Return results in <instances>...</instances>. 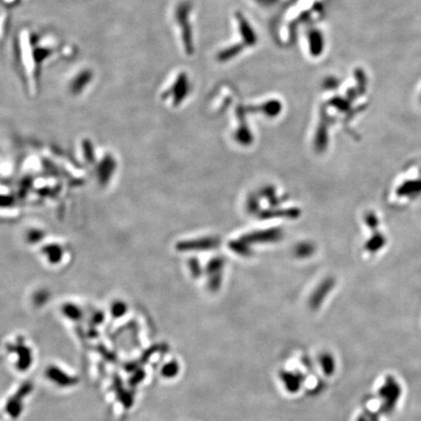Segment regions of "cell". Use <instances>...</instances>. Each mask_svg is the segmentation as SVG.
I'll return each instance as SVG.
<instances>
[{"mask_svg":"<svg viewBox=\"0 0 421 421\" xmlns=\"http://www.w3.org/2000/svg\"><path fill=\"white\" fill-rule=\"evenodd\" d=\"M242 50H243V47L241 45L231 46L230 48H227V49H224L223 51H221L220 55L218 56V58L220 60H230L233 57L237 56Z\"/></svg>","mask_w":421,"mask_h":421,"instance_id":"cell-7","label":"cell"},{"mask_svg":"<svg viewBox=\"0 0 421 421\" xmlns=\"http://www.w3.org/2000/svg\"><path fill=\"white\" fill-rule=\"evenodd\" d=\"M309 48L313 56H320L324 49V38L318 30H313L309 34Z\"/></svg>","mask_w":421,"mask_h":421,"instance_id":"cell-4","label":"cell"},{"mask_svg":"<svg viewBox=\"0 0 421 421\" xmlns=\"http://www.w3.org/2000/svg\"><path fill=\"white\" fill-rule=\"evenodd\" d=\"M322 370L326 376H332L336 370V363L334 357L329 353H323L319 357Z\"/></svg>","mask_w":421,"mask_h":421,"instance_id":"cell-6","label":"cell"},{"mask_svg":"<svg viewBox=\"0 0 421 421\" xmlns=\"http://www.w3.org/2000/svg\"><path fill=\"white\" fill-rule=\"evenodd\" d=\"M174 95L176 97V100H181L187 93L188 91V79L186 78V75L184 73H181L179 75L178 79L175 82L173 87Z\"/></svg>","mask_w":421,"mask_h":421,"instance_id":"cell-5","label":"cell"},{"mask_svg":"<svg viewBox=\"0 0 421 421\" xmlns=\"http://www.w3.org/2000/svg\"><path fill=\"white\" fill-rule=\"evenodd\" d=\"M280 379L288 392L295 394L301 390V384L303 381V377L301 376V374L281 372Z\"/></svg>","mask_w":421,"mask_h":421,"instance_id":"cell-2","label":"cell"},{"mask_svg":"<svg viewBox=\"0 0 421 421\" xmlns=\"http://www.w3.org/2000/svg\"><path fill=\"white\" fill-rule=\"evenodd\" d=\"M180 371V367L178 365V363L176 362H171L168 363L167 365H165L162 369V376L167 378V379H173L175 378Z\"/></svg>","mask_w":421,"mask_h":421,"instance_id":"cell-8","label":"cell"},{"mask_svg":"<svg viewBox=\"0 0 421 421\" xmlns=\"http://www.w3.org/2000/svg\"><path fill=\"white\" fill-rule=\"evenodd\" d=\"M237 20L239 22V28H240L241 35L243 36L244 41L248 45H254L257 42V36L254 32V29L249 24V22L244 18L242 14H237Z\"/></svg>","mask_w":421,"mask_h":421,"instance_id":"cell-3","label":"cell"},{"mask_svg":"<svg viewBox=\"0 0 421 421\" xmlns=\"http://www.w3.org/2000/svg\"><path fill=\"white\" fill-rule=\"evenodd\" d=\"M188 12H189L188 5L186 4L181 5V7H179L177 11V18L182 27V38H183V43H184L186 52L189 54H192L193 45H192L191 29L188 22Z\"/></svg>","mask_w":421,"mask_h":421,"instance_id":"cell-1","label":"cell"}]
</instances>
